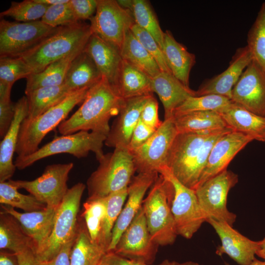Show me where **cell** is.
Instances as JSON below:
<instances>
[{"mask_svg":"<svg viewBox=\"0 0 265 265\" xmlns=\"http://www.w3.org/2000/svg\"><path fill=\"white\" fill-rule=\"evenodd\" d=\"M153 93L159 96L164 107V119L172 118L176 108L186 100L196 96L195 91L185 85L172 73L161 71L151 78Z\"/></svg>","mask_w":265,"mask_h":265,"instance_id":"23","label":"cell"},{"mask_svg":"<svg viewBox=\"0 0 265 265\" xmlns=\"http://www.w3.org/2000/svg\"><path fill=\"white\" fill-rule=\"evenodd\" d=\"M125 102L107 80H101L88 90L79 109L58 127L62 135L91 131L106 136L110 119L118 115Z\"/></svg>","mask_w":265,"mask_h":265,"instance_id":"1","label":"cell"},{"mask_svg":"<svg viewBox=\"0 0 265 265\" xmlns=\"http://www.w3.org/2000/svg\"><path fill=\"white\" fill-rule=\"evenodd\" d=\"M107 249L93 242L84 219L80 216L77 235L73 245L70 265H99Z\"/></svg>","mask_w":265,"mask_h":265,"instance_id":"31","label":"cell"},{"mask_svg":"<svg viewBox=\"0 0 265 265\" xmlns=\"http://www.w3.org/2000/svg\"><path fill=\"white\" fill-rule=\"evenodd\" d=\"M93 32L90 25L80 23L60 26L22 57L31 68L38 73L50 64L74 53L83 51Z\"/></svg>","mask_w":265,"mask_h":265,"instance_id":"2","label":"cell"},{"mask_svg":"<svg viewBox=\"0 0 265 265\" xmlns=\"http://www.w3.org/2000/svg\"><path fill=\"white\" fill-rule=\"evenodd\" d=\"M15 113V103L10 96L0 97V136L2 138L12 122Z\"/></svg>","mask_w":265,"mask_h":265,"instance_id":"47","label":"cell"},{"mask_svg":"<svg viewBox=\"0 0 265 265\" xmlns=\"http://www.w3.org/2000/svg\"><path fill=\"white\" fill-rule=\"evenodd\" d=\"M49 6L36 0L12 1L10 7L1 12L0 16L11 17L19 22L36 21L41 19Z\"/></svg>","mask_w":265,"mask_h":265,"instance_id":"42","label":"cell"},{"mask_svg":"<svg viewBox=\"0 0 265 265\" xmlns=\"http://www.w3.org/2000/svg\"><path fill=\"white\" fill-rule=\"evenodd\" d=\"M237 174L227 169L205 181L195 191L206 221L213 219L233 226L236 214L227 207L228 193L238 182Z\"/></svg>","mask_w":265,"mask_h":265,"instance_id":"9","label":"cell"},{"mask_svg":"<svg viewBox=\"0 0 265 265\" xmlns=\"http://www.w3.org/2000/svg\"><path fill=\"white\" fill-rule=\"evenodd\" d=\"M19 265H38V260L32 249L17 254Z\"/></svg>","mask_w":265,"mask_h":265,"instance_id":"52","label":"cell"},{"mask_svg":"<svg viewBox=\"0 0 265 265\" xmlns=\"http://www.w3.org/2000/svg\"><path fill=\"white\" fill-rule=\"evenodd\" d=\"M172 118L178 133H211L230 129L221 116L214 111H193Z\"/></svg>","mask_w":265,"mask_h":265,"instance_id":"28","label":"cell"},{"mask_svg":"<svg viewBox=\"0 0 265 265\" xmlns=\"http://www.w3.org/2000/svg\"><path fill=\"white\" fill-rule=\"evenodd\" d=\"M162 51L172 75L189 87L190 72L196 62L195 54L189 52L167 30L164 32Z\"/></svg>","mask_w":265,"mask_h":265,"instance_id":"27","label":"cell"},{"mask_svg":"<svg viewBox=\"0 0 265 265\" xmlns=\"http://www.w3.org/2000/svg\"><path fill=\"white\" fill-rule=\"evenodd\" d=\"M72 92L63 83L38 88L26 94L28 112L25 118L28 120L35 119L59 104Z\"/></svg>","mask_w":265,"mask_h":265,"instance_id":"33","label":"cell"},{"mask_svg":"<svg viewBox=\"0 0 265 265\" xmlns=\"http://www.w3.org/2000/svg\"><path fill=\"white\" fill-rule=\"evenodd\" d=\"M255 61L265 72V2L248 32L247 45Z\"/></svg>","mask_w":265,"mask_h":265,"instance_id":"38","label":"cell"},{"mask_svg":"<svg viewBox=\"0 0 265 265\" xmlns=\"http://www.w3.org/2000/svg\"><path fill=\"white\" fill-rule=\"evenodd\" d=\"M256 255L265 260V237L262 240L258 241Z\"/></svg>","mask_w":265,"mask_h":265,"instance_id":"54","label":"cell"},{"mask_svg":"<svg viewBox=\"0 0 265 265\" xmlns=\"http://www.w3.org/2000/svg\"><path fill=\"white\" fill-rule=\"evenodd\" d=\"M151 187L142 203L149 231L158 245H171L178 236L171 211L173 186L166 176L159 174Z\"/></svg>","mask_w":265,"mask_h":265,"instance_id":"3","label":"cell"},{"mask_svg":"<svg viewBox=\"0 0 265 265\" xmlns=\"http://www.w3.org/2000/svg\"><path fill=\"white\" fill-rule=\"evenodd\" d=\"M252 60V54L247 46L238 48L228 68L218 75L204 81L195 91L196 96L214 94L231 100L233 87Z\"/></svg>","mask_w":265,"mask_h":265,"instance_id":"20","label":"cell"},{"mask_svg":"<svg viewBox=\"0 0 265 265\" xmlns=\"http://www.w3.org/2000/svg\"><path fill=\"white\" fill-rule=\"evenodd\" d=\"M130 30L142 46L155 59L161 71L172 73L166 61L162 50L154 38L135 23Z\"/></svg>","mask_w":265,"mask_h":265,"instance_id":"45","label":"cell"},{"mask_svg":"<svg viewBox=\"0 0 265 265\" xmlns=\"http://www.w3.org/2000/svg\"><path fill=\"white\" fill-rule=\"evenodd\" d=\"M206 222L213 227L221 242L216 248L217 255L226 254L239 265H248L256 259L258 241L244 236L224 221L209 219Z\"/></svg>","mask_w":265,"mask_h":265,"instance_id":"19","label":"cell"},{"mask_svg":"<svg viewBox=\"0 0 265 265\" xmlns=\"http://www.w3.org/2000/svg\"><path fill=\"white\" fill-rule=\"evenodd\" d=\"M59 27L41 20L29 22L0 21V57H20L56 32Z\"/></svg>","mask_w":265,"mask_h":265,"instance_id":"8","label":"cell"},{"mask_svg":"<svg viewBox=\"0 0 265 265\" xmlns=\"http://www.w3.org/2000/svg\"><path fill=\"white\" fill-rule=\"evenodd\" d=\"M170 262L169 260H165L157 265H170ZM101 264L102 265H150L141 261L123 257L112 251L108 252L104 255Z\"/></svg>","mask_w":265,"mask_h":265,"instance_id":"50","label":"cell"},{"mask_svg":"<svg viewBox=\"0 0 265 265\" xmlns=\"http://www.w3.org/2000/svg\"><path fill=\"white\" fill-rule=\"evenodd\" d=\"M18 188L8 181L0 182V203L26 212L44 210L47 205L31 194L20 193Z\"/></svg>","mask_w":265,"mask_h":265,"instance_id":"39","label":"cell"},{"mask_svg":"<svg viewBox=\"0 0 265 265\" xmlns=\"http://www.w3.org/2000/svg\"><path fill=\"white\" fill-rule=\"evenodd\" d=\"M90 21L93 33L119 50L135 23L132 12L114 0H98L96 13Z\"/></svg>","mask_w":265,"mask_h":265,"instance_id":"12","label":"cell"},{"mask_svg":"<svg viewBox=\"0 0 265 265\" xmlns=\"http://www.w3.org/2000/svg\"><path fill=\"white\" fill-rule=\"evenodd\" d=\"M85 187L84 184L78 183L68 189L56 210L52 233L45 244L36 254L39 261L52 259L65 244L76 237L80 201Z\"/></svg>","mask_w":265,"mask_h":265,"instance_id":"6","label":"cell"},{"mask_svg":"<svg viewBox=\"0 0 265 265\" xmlns=\"http://www.w3.org/2000/svg\"><path fill=\"white\" fill-rule=\"evenodd\" d=\"M0 265H19L17 254L6 250H0Z\"/></svg>","mask_w":265,"mask_h":265,"instance_id":"53","label":"cell"},{"mask_svg":"<svg viewBox=\"0 0 265 265\" xmlns=\"http://www.w3.org/2000/svg\"><path fill=\"white\" fill-rule=\"evenodd\" d=\"M106 138L102 133L87 131L62 135L30 155L17 156L14 162L16 168L23 170L38 160L56 154L67 153L80 159L87 156L90 152L95 153L98 160L104 154L103 147Z\"/></svg>","mask_w":265,"mask_h":265,"instance_id":"7","label":"cell"},{"mask_svg":"<svg viewBox=\"0 0 265 265\" xmlns=\"http://www.w3.org/2000/svg\"><path fill=\"white\" fill-rule=\"evenodd\" d=\"M74 167L73 162L52 164L47 165L42 174L32 181H8L17 187L26 190L48 208H58L68 188L69 174Z\"/></svg>","mask_w":265,"mask_h":265,"instance_id":"11","label":"cell"},{"mask_svg":"<svg viewBox=\"0 0 265 265\" xmlns=\"http://www.w3.org/2000/svg\"><path fill=\"white\" fill-rule=\"evenodd\" d=\"M218 113L233 131L249 135L254 140L265 142V117L233 102Z\"/></svg>","mask_w":265,"mask_h":265,"instance_id":"26","label":"cell"},{"mask_svg":"<svg viewBox=\"0 0 265 265\" xmlns=\"http://www.w3.org/2000/svg\"><path fill=\"white\" fill-rule=\"evenodd\" d=\"M119 5L124 9L132 12L133 5V0H116Z\"/></svg>","mask_w":265,"mask_h":265,"instance_id":"55","label":"cell"},{"mask_svg":"<svg viewBox=\"0 0 265 265\" xmlns=\"http://www.w3.org/2000/svg\"><path fill=\"white\" fill-rule=\"evenodd\" d=\"M32 74L31 68L20 57H0V82L13 85Z\"/></svg>","mask_w":265,"mask_h":265,"instance_id":"43","label":"cell"},{"mask_svg":"<svg viewBox=\"0 0 265 265\" xmlns=\"http://www.w3.org/2000/svg\"><path fill=\"white\" fill-rule=\"evenodd\" d=\"M158 246L149 231L142 205L112 252L124 258L147 263L154 260Z\"/></svg>","mask_w":265,"mask_h":265,"instance_id":"14","label":"cell"},{"mask_svg":"<svg viewBox=\"0 0 265 265\" xmlns=\"http://www.w3.org/2000/svg\"><path fill=\"white\" fill-rule=\"evenodd\" d=\"M81 212L80 215L84 219L92 241L102 245L101 237L106 213V198L87 199Z\"/></svg>","mask_w":265,"mask_h":265,"instance_id":"36","label":"cell"},{"mask_svg":"<svg viewBox=\"0 0 265 265\" xmlns=\"http://www.w3.org/2000/svg\"><path fill=\"white\" fill-rule=\"evenodd\" d=\"M232 102L230 99L218 95L191 96L176 108L173 117L193 111H214L218 112Z\"/></svg>","mask_w":265,"mask_h":265,"instance_id":"40","label":"cell"},{"mask_svg":"<svg viewBox=\"0 0 265 265\" xmlns=\"http://www.w3.org/2000/svg\"><path fill=\"white\" fill-rule=\"evenodd\" d=\"M132 12L135 24L149 32L162 50L164 32L150 2L145 0H133Z\"/></svg>","mask_w":265,"mask_h":265,"instance_id":"37","label":"cell"},{"mask_svg":"<svg viewBox=\"0 0 265 265\" xmlns=\"http://www.w3.org/2000/svg\"><path fill=\"white\" fill-rule=\"evenodd\" d=\"M97 160L98 167L87 181V199L104 198L128 187L136 170L127 148H116Z\"/></svg>","mask_w":265,"mask_h":265,"instance_id":"4","label":"cell"},{"mask_svg":"<svg viewBox=\"0 0 265 265\" xmlns=\"http://www.w3.org/2000/svg\"><path fill=\"white\" fill-rule=\"evenodd\" d=\"M159 174L166 176L174 187L171 211L178 235L190 239L206 222L195 191L181 184L168 169Z\"/></svg>","mask_w":265,"mask_h":265,"instance_id":"13","label":"cell"},{"mask_svg":"<svg viewBox=\"0 0 265 265\" xmlns=\"http://www.w3.org/2000/svg\"><path fill=\"white\" fill-rule=\"evenodd\" d=\"M37 2L48 6L55 5L68 2L70 0H36Z\"/></svg>","mask_w":265,"mask_h":265,"instance_id":"56","label":"cell"},{"mask_svg":"<svg viewBox=\"0 0 265 265\" xmlns=\"http://www.w3.org/2000/svg\"><path fill=\"white\" fill-rule=\"evenodd\" d=\"M67 3L49 6L41 20L53 27L68 26L80 22L70 4Z\"/></svg>","mask_w":265,"mask_h":265,"instance_id":"44","label":"cell"},{"mask_svg":"<svg viewBox=\"0 0 265 265\" xmlns=\"http://www.w3.org/2000/svg\"><path fill=\"white\" fill-rule=\"evenodd\" d=\"M82 51L74 53L50 64L42 71L30 75L26 79L25 94L42 87L63 84L71 62Z\"/></svg>","mask_w":265,"mask_h":265,"instance_id":"34","label":"cell"},{"mask_svg":"<svg viewBox=\"0 0 265 265\" xmlns=\"http://www.w3.org/2000/svg\"><path fill=\"white\" fill-rule=\"evenodd\" d=\"M28 112L27 100L23 96L15 103L14 116L9 129L0 144V182L9 180L14 175L16 166L13 157L18 142L21 125Z\"/></svg>","mask_w":265,"mask_h":265,"instance_id":"24","label":"cell"},{"mask_svg":"<svg viewBox=\"0 0 265 265\" xmlns=\"http://www.w3.org/2000/svg\"><path fill=\"white\" fill-rule=\"evenodd\" d=\"M76 238L65 244L52 259L43 262L38 260V265H70L71 253Z\"/></svg>","mask_w":265,"mask_h":265,"instance_id":"51","label":"cell"},{"mask_svg":"<svg viewBox=\"0 0 265 265\" xmlns=\"http://www.w3.org/2000/svg\"><path fill=\"white\" fill-rule=\"evenodd\" d=\"M120 51L123 60L150 78L155 77L161 72L155 59L142 46L131 30L127 33Z\"/></svg>","mask_w":265,"mask_h":265,"instance_id":"35","label":"cell"},{"mask_svg":"<svg viewBox=\"0 0 265 265\" xmlns=\"http://www.w3.org/2000/svg\"><path fill=\"white\" fill-rule=\"evenodd\" d=\"M1 212L14 216L32 240L35 254L47 241L53 228L57 209L47 207L32 212H20L9 206L1 205Z\"/></svg>","mask_w":265,"mask_h":265,"instance_id":"22","label":"cell"},{"mask_svg":"<svg viewBox=\"0 0 265 265\" xmlns=\"http://www.w3.org/2000/svg\"><path fill=\"white\" fill-rule=\"evenodd\" d=\"M98 0H70V4L77 19L90 20L95 14Z\"/></svg>","mask_w":265,"mask_h":265,"instance_id":"48","label":"cell"},{"mask_svg":"<svg viewBox=\"0 0 265 265\" xmlns=\"http://www.w3.org/2000/svg\"><path fill=\"white\" fill-rule=\"evenodd\" d=\"M212 133H178L170 148L167 169L188 188L191 189L192 171L197 155L205 141Z\"/></svg>","mask_w":265,"mask_h":265,"instance_id":"15","label":"cell"},{"mask_svg":"<svg viewBox=\"0 0 265 265\" xmlns=\"http://www.w3.org/2000/svg\"><path fill=\"white\" fill-rule=\"evenodd\" d=\"M102 78L94 61L82 51L71 62L64 84L72 91L90 88Z\"/></svg>","mask_w":265,"mask_h":265,"instance_id":"30","label":"cell"},{"mask_svg":"<svg viewBox=\"0 0 265 265\" xmlns=\"http://www.w3.org/2000/svg\"><path fill=\"white\" fill-rule=\"evenodd\" d=\"M231 100L265 117V72L254 60L245 69L232 91Z\"/></svg>","mask_w":265,"mask_h":265,"instance_id":"16","label":"cell"},{"mask_svg":"<svg viewBox=\"0 0 265 265\" xmlns=\"http://www.w3.org/2000/svg\"><path fill=\"white\" fill-rule=\"evenodd\" d=\"M84 51L92 58L102 77L113 86L123 60L120 50L92 33Z\"/></svg>","mask_w":265,"mask_h":265,"instance_id":"25","label":"cell"},{"mask_svg":"<svg viewBox=\"0 0 265 265\" xmlns=\"http://www.w3.org/2000/svg\"><path fill=\"white\" fill-rule=\"evenodd\" d=\"M140 120L148 127L158 129L161 125L158 115V103L152 95L145 103L140 117Z\"/></svg>","mask_w":265,"mask_h":265,"instance_id":"46","label":"cell"},{"mask_svg":"<svg viewBox=\"0 0 265 265\" xmlns=\"http://www.w3.org/2000/svg\"><path fill=\"white\" fill-rule=\"evenodd\" d=\"M178 133L173 119H164L145 143L131 151L136 172L159 174L167 169L168 154Z\"/></svg>","mask_w":265,"mask_h":265,"instance_id":"10","label":"cell"},{"mask_svg":"<svg viewBox=\"0 0 265 265\" xmlns=\"http://www.w3.org/2000/svg\"><path fill=\"white\" fill-rule=\"evenodd\" d=\"M170 265H200L197 263L192 262V261H188V262H186L184 263H179L177 262H171Z\"/></svg>","mask_w":265,"mask_h":265,"instance_id":"57","label":"cell"},{"mask_svg":"<svg viewBox=\"0 0 265 265\" xmlns=\"http://www.w3.org/2000/svg\"><path fill=\"white\" fill-rule=\"evenodd\" d=\"M99 265H101V263H100V264Z\"/></svg>","mask_w":265,"mask_h":265,"instance_id":"59","label":"cell"},{"mask_svg":"<svg viewBox=\"0 0 265 265\" xmlns=\"http://www.w3.org/2000/svg\"><path fill=\"white\" fill-rule=\"evenodd\" d=\"M127 188L111 193L105 197L106 213L102 233L101 244L107 249V251L111 241L113 227L127 198Z\"/></svg>","mask_w":265,"mask_h":265,"instance_id":"41","label":"cell"},{"mask_svg":"<svg viewBox=\"0 0 265 265\" xmlns=\"http://www.w3.org/2000/svg\"><path fill=\"white\" fill-rule=\"evenodd\" d=\"M113 87L124 100L153 93L151 78L124 60Z\"/></svg>","mask_w":265,"mask_h":265,"instance_id":"29","label":"cell"},{"mask_svg":"<svg viewBox=\"0 0 265 265\" xmlns=\"http://www.w3.org/2000/svg\"><path fill=\"white\" fill-rule=\"evenodd\" d=\"M253 140H254L251 136L233 131L222 135L211 150L196 187L227 169L229 164L236 155Z\"/></svg>","mask_w":265,"mask_h":265,"instance_id":"18","label":"cell"},{"mask_svg":"<svg viewBox=\"0 0 265 265\" xmlns=\"http://www.w3.org/2000/svg\"><path fill=\"white\" fill-rule=\"evenodd\" d=\"M90 88L71 93L64 100L31 120L26 118L20 129L15 153L19 157L36 152L44 137L64 120L73 108L82 102Z\"/></svg>","mask_w":265,"mask_h":265,"instance_id":"5","label":"cell"},{"mask_svg":"<svg viewBox=\"0 0 265 265\" xmlns=\"http://www.w3.org/2000/svg\"><path fill=\"white\" fill-rule=\"evenodd\" d=\"M248 265H265V260L261 261L255 259L251 263Z\"/></svg>","mask_w":265,"mask_h":265,"instance_id":"58","label":"cell"},{"mask_svg":"<svg viewBox=\"0 0 265 265\" xmlns=\"http://www.w3.org/2000/svg\"><path fill=\"white\" fill-rule=\"evenodd\" d=\"M153 94L125 100L117 118L110 128L105 141L109 147L127 148L134 128L140 120L142 108Z\"/></svg>","mask_w":265,"mask_h":265,"instance_id":"21","label":"cell"},{"mask_svg":"<svg viewBox=\"0 0 265 265\" xmlns=\"http://www.w3.org/2000/svg\"><path fill=\"white\" fill-rule=\"evenodd\" d=\"M159 176L157 172L139 173L129 185L128 199L113 227L108 252L112 251L121 236L142 207L144 195Z\"/></svg>","mask_w":265,"mask_h":265,"instance_id":"17","label":"cell"},{"mask_svg":"<svg viewBox=\"0 0 265 265\" xmlns=\"http://www.w3.org/2000/svg\"><path fill=\"white\" fill-rule=\"evenodd\" d=\"M0 250L10 251L18 254L28 249L34 251L31 238L19 221L12 215L0 212Z\"/></svg>","mask_w":265,"mask_h":265,"instance_id":"32","label":"cell"},{"mask_svg":"<svg viewBox=\"0 0 265 265\" xmlns=\"http://www.w3.org/2000/svg\"><path fill=\"white\" fill-rule=\"evenodd\" d=\"M156 130L151 128L140 119L134 128L127 148L132 151L145 143L155 132Z\"/></svg>","mask_w":265,"mask_h":265,"instance_id":"49","label":"cell"}]
</instances>
